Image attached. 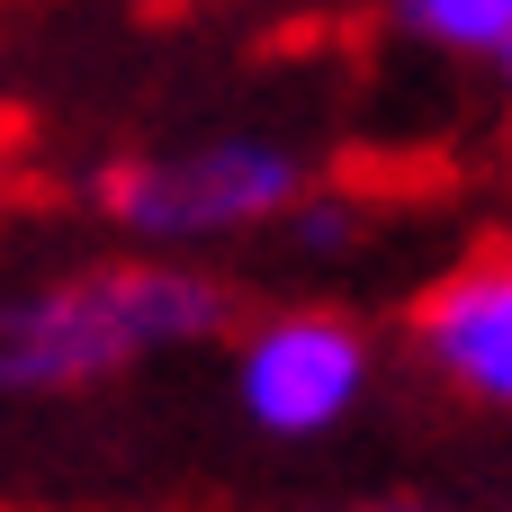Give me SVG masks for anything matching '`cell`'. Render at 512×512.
Returning a JSON list of instances; mask_svg holds the SVG:
<instances>
[{
    "instance_id": "cell-7",
    "label": "cell",
    "mask_w": 512,
    "mask_h": 512,
    "mask_svg": "<svg viewBox=\"0 0 512 512\" xmlns=\"http://www.w3.org/2000/svg\"><path fill=\"white\" fill-rule=\"evenodd\" d=\"M495 54H504V72H512V36H504V45H495Z\"/></svg>"
},
{
    "instance_id": "cell-1",
    "label": "cell",
    "mask_w": 512,
    "mask_h": 512,
    "mask_svg": "<svg viewBox=\"0 0 512 512\" xmlns=\"http://www.w3.org/2000/svg\"><path fill=\"white\" fill-rule=\"evenodd\" d=\"M225 324V288L198 270H99V279H54L36 297L0 306V396H45V387H90L144 351L198 342Z\"/></svg>"
},
{
    "instance_id": "cell-5",
    "label": "cell",
    "mask_w": 512,
    "mask_h": 512,
    "mask_svg": "<svg viewBox=\"0 0 512 512\" xmlns=\"http://www.w3.org/2000/svg\"><path fill=\"white\" fill-rule=\"evenodd\" d=\"M405 27L450 54H495L512 36V0H405Z\"/></svg>"
},
{
    "instance_id": "cell-3",
    "label": "cell",
    "mask_w": 512,
    "mask_h": 512,
    "mask_svg": "<svg viewBox=\"0 0 512 512\" xmlns=\"http://www.w3.org/2000/svg\"><path fill=\"white\" fill-rule=\"evenodd\" d=\"M360 387H369V342L342 315H279L243 342V369H234L243 414L279 441L333 432L360 405Z\"/></svg>"
},
{
    "instance_id": "cell-2",
    "label": "cell",
    "mask_w": 512,
    "mask_h": 512,
    "mask_svg": "<svg viewBox=\"0 0 512 512\" xmlns=\"http://www.w3.org/2000/svg\"><path fill=\"white\" fill-rule=\"evenodd\" d=\"M297 189H306L297 153H279L261 135H225V144H198V153L126 162L108 180V207H117V225H135L153 243H198V234H234V225L279 216Z\"/></svg>"
},
{
    "instance_id": "cell-6",
    "label": "cell",
    "mask_w": 512,
    "mask_h": 512,
    "mask_svg": "<svg viewBox=\"0 0 512 512\" xmlns=\"http://www.w3.org/2000/svg\"><path fill=\"white\" fill-rule=\"evenodd\" d=\"M342 234H351V207H306V243L315 252H333Z\"/></svg>"
},
{
    "instance_id": "cell-4",
    "label": "cell",
    "mask_w": 512,
    "mask_h": 512,
    "mask_svg": "<svg viewBox=\"0 0 512 512\" xmlns=\"http://www.w3.org/2000/svg\"><path fill=\"white\" fill-rule=\"evenodd\" d=\"M423 342L450 378H468L486 405H512V261H486L450 279L423 306Z\"/></svg>"
}]
</instances>
